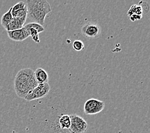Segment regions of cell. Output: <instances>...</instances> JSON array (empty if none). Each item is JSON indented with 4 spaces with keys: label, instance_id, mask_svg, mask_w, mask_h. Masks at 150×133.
<instances>
[{
    "label": "cell",
    "instance_id": "obj_1",
    "mask_svg": "<svg viewBox=\"0 0 150 133\" xmlns=\"http://www.w3.org/2000/svg\"><path fill=\"white\" fill-rule=\"evenodd\" d=\"M34 71L30 68L20 70L16 74L13 81L14 90L20 98L24 99L32 90L38 86Z\"/></svg>",
    "mask_w": 150,
    "mask_h": 133
},
{
    "label": "cell",
    "instance_id": "obj_2",
    "mask_svg": "<svg viewBox=\"0 0 150 133\" xmlns=\"http://www.w3.org/2000/svg\"><path fill=\"white\" fill-rule=\"evenodd\" d=\"M26 6L28 19L44 26L45 17L52 11L49 2L46 0H28Z\"/></svg>",
    "mask_w": 150,
    "mask_h": 133
},
{
    "label": "cell",
    "instance_id": "obj_3",
    "mask_svg": "<svg viewBox=\"0 0 150 133\" xmlns=\"http://www.w3.org/2000/svg\"><path fill=\"white\" fill-rule=\"evenodd\" d=\"M70 118L71 124L69 131L70 133H84L87 131V122L81 117L73 113L70 115Z\"/></svg>",
    "mask_w": 150,
    "mask_h": 133
},
{
    "label": "cell",
    "instance_id": "obj_4",
    "mask_svg": "<svg viewBox=\"0 0 150 133\" xmlns=\"http://www.w3.org/2000/svg\"><path fill=\"white\" fill-rule=\"evenodd\" d=\"M50 90H51V87H50V85L48 83L44 84H38L37 87L32 90L25 97L24 99L27 101H31V100H33L45 97L49 93Z\"/></svg>",
    "mask_w": 150,
    "mask_h": 133
},
{
    "label": "cell",
    "instance_id": "obj_5",
    "mask_svg": "<svg viewBox=\"0 0 150 133\" xmlns=\"http://www.w3.org/2000/svg\"><path fill=\"white\" fill-rule=\"evenodd\" d=\"M104 107V102L96 99H90L84 103V111L86 115H95L100 113Z\"/></svg>",
    "mask_w": 150,
    "mask_h": 133
},
{
    "label": "cell",
    "instance_id": "obj_6",
    "mask_svg": "<svg viewBox=\"0 0 150 133\" xmlns=\"http://www.w3.org/2000/svg\"><path fill=\"white\" fill-rule=\"evenodd\" d=\"M81 33L88 38H96L101 34L102 29L100 25L95 23H86L81 27Z\"/></svg>",
    "mask_w": 150,
    "mask_h": 133
},
{
    "label": "cell",
    "instance_id": "obj_7",
    "mask_svg": "<svg viewBox=\"0 0 150 133\" xmlns=\"http://www.w3.org/2000/svg\"><path fill=\"white\" fill-rule=\"evenodd\" d=\"M7 34L11 40L17 42L24 41L30 37L29 34L24 27L19 30L7 31Z\"/></svg>",
    "mask_w": 150,
    "mask_h": 133
},
{
    "label": "cell",
    "instance_id": "obj_8",
    "mask_svg": "<svg viewBox=\"0 0 150 133\" xmlns=\"http://www.w3.org/2000/svg\"><path fill=\"white\" fill-rule=\"evenodd\" d=\"M26 19L20 17H13L11 22L8 25V27L6 28V31H14L17 30H19L24 27L25 22Z\"/></svg>",
    "mask_w": 150,
    "mask_h": 133
},
{
    "label": "cell",
    "instance_id": "obj_9",
    "mask_svg": "<svg viewBox=\"0 0 150 133\" xmlns=\"http://www.w3.org/2000/svg\"><path fill=\"white\" fill-rule=\"evenodd\" d=\"M34 74L38 84L47 83L49 81V75L47 72L42 68H38L34 71Z\"/></svg>",
    "mask_w": 150,
    "mask_h": 133
},
{
    "label": "cell",
    "instance_id": "obj_10",
    "mask_svg": "<svg viewBox=\"0 0 150 133\" xmlns=\"http://www.w3.org/2000/svg\"><path fill=\"white\" fill-rule=\"evenodd\" d=\"M70 118L69 115H63L59 119V127L62 130H69L70 127Z\"/></svg>",
    "mask_w": 150,
    "mask_h": 133
},
{
    "label": "cell",
    "instance_id": "obj_11",
    "mask_svg": "<svg viewBox=\"0 0 150 133\" xmlns=\"http://www.w3.org/2000/svg\"><path fill=\"white\" fill-rule=\"evenodd\" d=\"M12 19H13V17L12 15V7H11V8L8 10V12H6L5 14H3L1 19V23L5 30H6L7 27H8V25L10 22H11Z\"/></svg>",
    "mask_w": 150,
    "mask_h": 133
},
{
    "label": "cell",
    "instance_id": "obj_12",
    "mask_svg": "<svg viewBox=\"0 0 150 133\" xmlns=\"http://www.w3.org/2000/svg\"><path fill=\"white\" fill-rule=\"evenodd\" d=\"M127 15L130 17L132 15L142 16V12L141 6L138 5H133L127 12Z\"/></svg>",
    "mask_w": 150,
    "mask_h": 133
},
{
    "label": "cell",
    "instance_id": "obj_13",
    "mask_svg": "<svg viewBox=\"0 0 150 133\" xmlns=\"http://www.w3.org/2000/svg\"><path fill=\"white\" fill-rule=\"evenodd\" d=\"M27 14H28L27 6L24 7V8L23 9L17 10V11L12 12V15L13 17H20V18H24V19H27Z\"/></svg>",
    "mask_w": 150,
    "mask_h": 133
},
{
    "label": "cell",
    "instance_id": "obj_14",
    "mask_svg": "<svg viewBox=\"0 0 150 133\" xmlns=\"http://www.w3.org/2000/svg\"><path fill=\"white\" fill-rule=\"evenodd\" d=\"M141 6V8L142 9V15H146L149 13V3L148 1H141L139 3V5Z\"/></svg>",
    "mask_w": 150,
    "mask_h": 133
},
{
    "label": "cell",
    "instance_id": "obj_15",
    "mask_svg": "<svg viewBox=\"0 0 150 133\" xmlns=\"http://www.w3.org/2000/svg\"><path fill=\"white\" fill-rule=\"evenodd\" d=\"M73 48L77 51H81L84 48V43L81 40H76L73 42Z\"/></svg>",
    "mask_w": 150,
    "mask_h": 133
},
{
    "label": "cell",
    "instance_id": "obj_16",
    "mask_svg": "<svg viewBox=\"0 0 150 133\" xmlns=\"http://www.w3.org/2000/svg\"><path fill=\"white\" fill-rule=\"evenodd\" d=\"M26 6V4L23 1H20L19 3H16V5H14L12 7V12L17 11V10H19L21 9H24V7Z\"/></svg>",
    "mask_w": 150,
    "mask_h": 133
},
{
    "label": "cell",
    "instance_id": "obj_17",
    "mask_svg": "<svg viewBox=\"0 0 150 133\" xmlns=\"http://www.w3.org/2000/svg\"><path fill=\"white\" fill-rule=\"evenodd\" d=\"M142 16H137V15H132L130 17V19L132 21H138L141 19Z\"/></svg>",
    "mask_w": 150,
    "mask_h": 133
}]
</instances>
